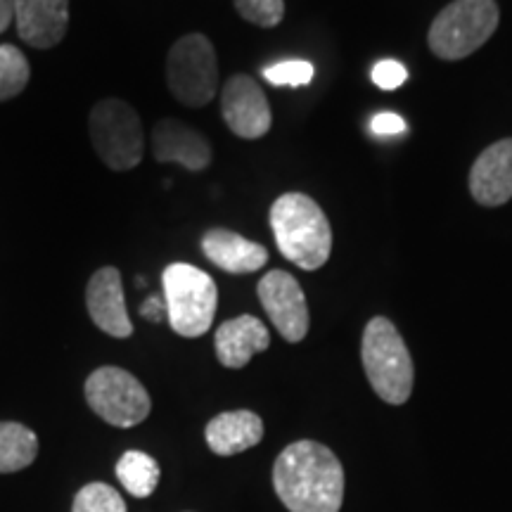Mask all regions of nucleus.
<instances>
[{
	"mask_svg": "<svg viewBox=\"0 0 512 512\" xmlns=\"http://www.w3.org/2000/svg\"><path fill=\"white\" fill-rule=\"evenodd\" d=\"M117 477L128 494L147 498L155 494L162 470H159V463L150 453L126 451L117 463Z\"/></svg>",
	"mask_w": 512,
	"mask_h": 512,
	"instance_id": "6ab92c4d",
	"label": "nucleus"
},
{
	"mask_svg": "<svg viewBox=\"0 0 512 512\" xmlns=\"http://www.w3.org/2000/svg\"><path fill=\"white\" fill-rule=\"evenodd\" d=\"M29 79L31 67L22 50L3 43L0 46V102L22 95Z\"/></svg>",
	"mask_w": 512,
	"mask_h": 512,
	"instance_id": "aec40b11",
	"label": "nucleus"
},
{
	"mask_svg": "<svg viewBox=\"0 0 512 512\" xmlns=\"http://www.w3.org/2000/svg\"><path fill=\"white\" fill-rule=\"evenodd\" d=\"M235 10L249 24L271 29L283 22L285 0H235Z\"/></svg>",
	"mask_w": 512,
	"mask_h": 512,
	"instance_id": "4be33fe9",
	"label": "nucleus"
},
{
	"mask_svg": "<svg viewBox=\"0 0 512 512\" xmlns=\"http://www.w3.org/2000/svg\"><path fill=\"white\" fill-rule=\"evenodd\" d=\"M93 150L112 171H131L143 162L145 131L138 112L124 100H100L88 117Z\"/></svg>",
	"mask_w": 512,
	"mask_h": 512,
	"instance_id": "423d86ee",
	"label": "nucleus"
},
{
	"mask_svg": "<svg viewBox=\"0 0 512 512\" xmlns=\"http://www.w3.org/2000/svg\"><path fill=\"white\" fill-rule=\"evenodd\" d=\"M38 456V437L22 422H0V475L29 467Z\"/></svg>",
	"mask_w": 512,
	"mask_h": 512,
	"instance_id": "a211bd4d",
	"label": "nucleus"
},
{
	"mask_svg": "<svg viewBox=\"0 0 512 512\" xmlns=\"http://www.w3.org/2000/svg\"><path fill=\"white\" fill-rule=\"evenodd\" d=\"M259 302L285 342H302L309 335V306L302 285L285 271H271L259 280Z\"/></svg>",
	"mask_w": 512,
	"mask_h": 512,
	"instance_id": "1a4fd4ad",
	"label": "nucleus"
},
{
	"mask_svg": "<svg viewBox=\"0 0 512 512\" xmlns=\"http://www.w3.org/2000/svg\"><path fill=\"white\" fill-rule=\"evenodd\" d=\"M140 316L145 320H155L159 323L166 316V302L164 297H157V294H150V297L145 299L143 306H140Z\"/></svg>",
	"mask_w": 512,
	"mask_h": 512,
	"instance_id": "a878e982",
	"label": "nucleus"
},
{
	"mask_svg": "<svg viewBox=\"0 0 512 512\" xmlns=\"http://www.w3.org/2000/svg\"><path fill=\"white\" fill-rule=\"evenodd\" d=\"M363 368L382 401L401 406L413 392V358L392 320L377 316L366 325L361 344Z\"/></svg>",
	"mask_w": 512,
	"mask_h": 512,
	"instance_id": "7ed1b4c3",
	"label": "nucleus"
},
{
	"mask_svg": "<svg viewBox=\"0 0 512 512\" xmlns=\"http://www.w3.org/2000/svg\"><path fill=\"white\" fill-rule=\"evenodd\" d=\"M275 494L290 512H339L344 501L342 463L318 441H294L273 465Z\"/></svg>",
	"mask_w": 512,
	"mask_h": 512,
	"instance_id": "f257e3e1",
	"label": "nucleus"
},
{
	"mask_svg": "<svg viewBox=\"0 0 512 512\" xmlns=\"http://www.w3.org/2000/svg\"><path fill=\"white\" fill-rule=\"evenodd\" d=\"M166 318L176 335L195 339L207 335L214 323L219 290L209 273L192 264H171L162 275Z\"/></svg>",
	"mask_w": 512,
	"mask_h": 512,
	"instance_id": "20e7f679",
	"label": "nucleus"
},
{
	"mask_svg": "<svg viewBox=\"0 0 512 512\" xmlns=\"http://www.w3.org/2000/svg\"><path fill=\"white\" fill-rule=\"evenodd\" d=\"M498 17L496 0H453L434 17L430 50L441 60H463L494 36Z\"/></svg>",
	"mask_w": 512,
	"mask_h": 512,
	"instance_id": "39448f33",
	"label": "nucleus"
},
{
	"mask_svg": "<svg viewBox=\"0 0 512 512\" xmlns=\"http://www.w3.org/2000/svg\"><path fill=\"white\" fill-rule=\"evenodd\" d=\"M72 512H126V503L110 484L93 482L76 494Z\"/></svg>",
	"mask_w": 512,
	"mask_h": 512,
	"instance_id": "412c9836",
	"label": "nucleus"
},
{
	"mask_svg": "<svg viewBox=\"0 0 512 512\" xmlns=\"http://www.w3.org/2000/svg\"><path fill=\"white\" fill-rule=\"evenodd\" d=\"M264 79L273 86H306L313 79V64L306 60H285L264 69Z\"/></svg>",
	"mask_w": 512,
	"mask_h": 512,
	"instance_id": "5701e85b",
	"label": "nucleus"
},
{
	"mask_svg": "<svg viewBox=\"0 0 512 512\" xmlns=\"http://www.w3.org/2000/svg\"><path fill=\"white\" fill-rule=\"evenodd\" d=\"M152 152L162 164H181L188 171H204L211 164V145L200 131L178 119L157 121Z\"/></svg>",
	"mask_w": 512,
	"mask_h": 512,
	"instance_id": "4468645a",
	"label": "nucleus"
},
{
	"mask_svg": "<svg viewBox=\"0 0 512 512\" xmlns=\"http://www.w3.org/2000/svg\"><path fill=\"white\" fill-rule=\"evenodd\" d=\"M86 309L93 323L107 335L117 339L133 335V323L126 311L124 283H121L119 268L105 266L91 275L86 287Z\"/></svg>",
	"mask_w": 512,
	"mask_h": 512,
	"instance_id": "9b49d317",
	"label": "nucleus"
},
{
	"mask_svg": "<svg viewBox=\"0 0 512 512\" xmlns=\"http://www.w3.org/2000/svg\"><path fill=\"white\" fill-rule=\"evenodd\" d=\"M17 34L31 48L48 50L67 36L69 0H12Z\"/></svg>",
	"mask_w": 512,
	"mask_h": 512,
	"instance_id": "f8f14e48",
	"label": "nucleus"
},
{
	"mask_svg": "<svg viewBox=\"0 0 512 512\" xmlns=\"http://www.w3.org/2000/svg\"><path fill=\"white\" fill-rule=\"evenodd\" d=\"M470 192L482 207L512 200V138L489 145L470 169Z\"/></svg>",
	"mask_w": 512,
	"mask_h": 512,
	"instance_id": "ddd939ff",
	"label": "nucleus"
},
{
	"mask_svg": "<svg viewBox=\"0 0 512 512\" xmlns=\"http://www.w3.org/2000/svg\"><path fill=\"white\" fill-rule=\"evenodd\" d=\"M406 79H408L406 67L396 60H382L377 62L373 69V83L377 88H382V91H394V88L403 86Z\"/></svg>",
	"mask_w": 512,
	"mask_h": 512,
	"instance_id": "b1692460",
	"label": "nucleus"
},
{
	"mask_svg": "<svg viewBox=\"0 0 512 512\" xmlns=\"http://www.w3.org/2000/svg\"><path fill=\"white\" fill-rule=\"evenodd\" d=\"M271 228L280 254L302 271H318L332 252L328 216L304 192H287L271 207Z\"/></svg>",
	"mask_w": 512,
	"mask_h": 512,
	"instance_id": "f03ea898",
	"label": "nucleus"
},
{
	"mask_svg": "<svg viewBox=\"0 0 512 512\" xmlns=\"http://www.w3.org/2000/svg\"><path fill=\"white\" fill-rule=\"evenodd\" d=\"M214 347L221 366L240 370L252 361L254 354L271 347V335H268L266 325L256 316H238L233 320H226L216 330Z\"/></svg>",
	"mask_w": 512,
	"mask_h": 512,
	"instance_id": "2eb2a0df",
	"label": "nucleus"
},
{
	"mask_svg": "<svg viewBox=\"0 0 512 512\" xmlns=\"http://www.w3.org/2000/svg\"><path fill=\"white\" fill-rule=\"evenodd\" d=\"M86 401L95 415L114 427H136L152 411V399L136 375L105 366L86 380Z\"/></svg>",
	"mask_w": 512,
	"mask_h": 512,
	"instance_id": "6e6552de",
	"label": "nucleus"
},
{
	"mask_svg": "<svg viewBox=\"0 0 512 512\" xmlns=\"http://www.w3.org/2000/svg\"><path fill=\"white\" fill-rule=\"evenodd\" d=\"M202 252L214 266L233 275L256 273L266 266L268 249L226 228H211L202 238Z\"/></svg>",
	"mask_w": 512,
	"mask_h": 512,
	"instance_id": "dca6fc26",
	"label": "nucleus"
},
{
	"mask_svg": "<svg viewBox=\"0 0 512 512\" xmlns=\"http://www.w3.org/2000/svg\"><path fill=\"white\" fill-rule=\"evenodd\" d=\"M221 117L238 138L256 140L271 131V107L252 76L235 74L221 88Z\"/></svg>",
	"mask_w": 512,
	"mask_h": 512,
	"instance_id": "9d476101",
	"label": "nucleus"
},
{
	"mask_svg": "<svg viewBox=\"0 0 512 512\" xmlns=\"http://www.w3.org/2000/svg\"><path fill=\"white\" fill-rule=\"evenodd\" d=\"M207 446L216 456H238L264 439V420L252 411H228L209 420Z\"/></svg>",
	"mask_w": 512,
	"mask_h": 512,
	"instance_id": "f3484780",
	"label": "nucleus"
},
{
	"mask_svg": "<svg viewBox=\"0 0 512 512\" xmlns=\"http://www.w3.org/2000/svg\"><path fill=\"white\" fill-rule=\"evenodd\" d=\"M15 22V12H12V0H0V34Z\"/></svg>",
	"mask_w": 512,
	"mask_h": 512,
	"instance_id": "bb28decb",
	"label": "nucleus"
},
{
	"mask_svg": "<svg viewBox=\"0 0 512 512\" xmlns=\"http://www.w3.org/2000/svg\"><path fill=\"white\" fill-rule=\"evenodd\" d=\"M370 128H373V133H377V136H396V133H403L406 124H403V119L399 117V114L382 112L373 119Z\"/></svg>",
	"mask_w": 512,
	"mask_h": 512,
	"instance_id": "393cba45",
	"label": "nucleus"
},
{
	"mask_svg": "<svg viewBox=\"0 0 512 512\" xmlns=\"http://www.w3.org/2000/svg\"><path fill=\"white\" fill-rule=\"evenodd\" d=\"M166 86L178 102L207 107L219 91V60L204 34L178 38L166 57Z\"/></svg>",
	"mask_w": 512,
	"mask_h": 512,
	"instance_id": "0eeeda50",
	"label": "nucleus"
}]
</instances>
